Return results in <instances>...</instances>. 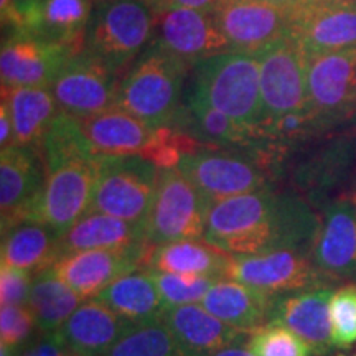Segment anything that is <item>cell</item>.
<instances>
[{
  "instance_id": "6da1fadb",
  "label": "cell",
  "mask_w": 356,
  "mask_h": 356,
  "mask_svg": "<svg viewBox=\"0 0 356 356\" xmlns=\"http://www.w3.org/2000/svg\"><path fill=\"white\" fill-rule=\"evenodd\" d=\"M320 222V211L300 195L270 185L211 204L204 241L233 257L275 251L312 256Z\"/></svg>"
},
{
  "instance_id": "7a4b0ae2",
  "label": "cell",
  "mask_w": 356,
  "mask_h": 356,
  "mask_svg": "<svg viewBox=\"0 0 356 356\" xmlns=\"http://www.w3.org/2000/svg\"><path fill=\"white\" fill-rule=\"evenodd\" d=\"M42 150L47 181L32 220L63 236L86 215L99 170V154L92 150L73 115L60 111L44 136Z\"/></svg>"
},
{
  "instance_id": "3957f363",
  "label": "cell",
  "mask_w": 356,
  "mask_h": 356,
  "mask_svg": "<svg viewBox=\"0 0 356 356\" xmlns=\"http://www.w3.org/2000/svg\"><path fill=\"white\" fill-rule=\"evenodd\" d=\"M190 70L150 43L121 78L115 106L155 129H172L184 108L181 96Z\"/></svg>"
},
{
  "instance_id": "277c9868",
  "label": "cell",
  "mask_w": 356,
  "mask_h": 356,
  "mask_svg": "<svg viewBox=\"0 0 356 356\" xmlns=\"http://www.w3.org/2000/svg\"><path fill=\"white\" fill-rule=\"evenodd\" d=\"M190 92L229 115L259 137L262 122L261 70L256 55L225 51L191 68Z\"/></svg>"
},
{
  "instance_id": "5b68a950",
  "label": "cell",
  "mask_w": 356,
  "mask_h": 356,
  "mask_svg": "<svg viewBox=\"0 0 356 356\" xmlns=\"http://www.w3.org/2000/svg\"><path fill=\"white\" fill-rule=\"evenodd\" d=\"M154 30L155 12L145 0H101L92 8L83 50L122 78L152 43Z\"/></svg>"
},
{
  "instance_id": "8992f818",
  "label": "cell",
  "mask_w": 356,
  "mask_h": 356,
  "mask_svg": "<svg viewBox=\"0 0 356 356\" xmlns=\"http://www.w3.org/2000/svg\"><path fill=\"white\" fill-rule=\"evenodd\" d=\"M177 168L211 204L277 185V175L254 152L198 147L181 154Z\"/></svg>"
},
{
  "instance_id": "52a82bcc",
  "label": "cell",
  "mask_w": 356,
  "mask_h": 356,
  "mask_svg": "<svg viewBox=\"0 0 356 356\" xmlns=\"http://www.w3.org/2000/svg\"><path fill=\"white\" fill-rule=\"evenodd\" d=\"M160 168L139 154L99 155L88 213H104L144 226L157 190Z\"/></svg>"
},
{
  "instance_id": "ba28073f",
  "label": "cell",
  "mask_w": 356,
  "mask_h": 356,
  "mask_svg": "<svg viewBox=\"0 0 356 356\" xmlns=\"http://www.w3.org/2000/svg\"><path fill=\"white\" fill-rule=\"evenodd\" d=\"M289 188L315 210L340 198L338 193L356 178V131L333 132L320 144L297 155L287 170Z\"/></svg>"
},
{
  "instance_id": "9c48e42d",
  "label": "cell",
  "mask_w": 356,
  "mask_h": 356,
  "mask_svg": "<svg viewBox=\"0 0 356 356\" xmlns=\"http://www.w3.org/2000/svg\"><path fill=\"white\" fill-rule=\"evenodd\" d=\"M211 203L177 167L160 168L157 190L145 222L149 246L177 241H204Z\"/></svg>"
},
{
  "instance_id": "30bf717a",
  "label": "cell",
  "mask_w": 356,
  "mask_h": 356,
  "mask_svg": "<svg viewBox=\"0 0 356 356\" xmlns=\"http://www.w3.org/2000/svg\"><path fill=\"white\" fill-rule=\"evenodd\" d=\"M261 70V127L310 114L309 60L291 37L280 38L257 53ZM259 134V132H257Z\"/></svg>"
},
{
  "instance_id": "8fae6325",
  "label": "cell",
  "mask_w": 356,
  "mask_h": 356,
  "mask_svg": "<svg viewBox=\"0 0 356 356\" xmlns=\"http://www.w3.org/2000/svg\"><path fill=\"white\" fill-rule=\"evenodd\" d=\"M309 102L320 136L356 119V48L309 61Z\"/></svg>"
},
{
  "instance_id": "7c38bea8",
  "label": "cell",
  "mask_w": 356,
  "mask_h": 356,
  "mask_svg": "<svg viewBox=\"0 0 356 356\" xmlns=\"http://www.w3.org/2000/svg\"><path fill=\"white\" fill-rule=\"evenodd\" d=\"M119 83V74L81 48L58 73L50 89L63 113L86 119L115 106Z\"/></svg>"
},
{
  "instance_id": "4fadbf2b",
  "label": "cell",
  "mask_w": 356,
  "mask_h": 356,
  "mask_svg": "<svg viewBox=\"0 0 356 356\" xmlns=\"http://www.w3.org/2000/svg\"><path fill=\"white\" fill-rule=\"evenodd\" d=\"M152 43L190 68L220 53L231 51L213 12L195 8H163L155 13Z\"/></svg>"
},
{
  "instance_id": "5bb4252c",
  "label": "cell",
  "mask_w": 356,
  "mask_h": 356,
  "mask_svg": "<svg viewBox=\"0 0 356 356\" xmlns=\"http://www.w3.org/2000/svg\"><path fill=\"white\" fill-rule=\"evenodd\" d=\"M293 12L262 0H225L213 15L231 51L257 55L277 40L291 37Z\"/></svg>"
},
{
  "instance_id": "9a60e30c",
  "label": "cell",
  "mask_w": 356,
  "mask_h": 356,
  "mask_svg": "<svg viewBox=\"0 0 356 356\" xmlns=\"http://www.w3.org/2000/svg\"><path fill=\"white\" fill-rule=\"evenodd\" d=\"M47 168L37 147L8 145L0 152V221L2 233L32 220L42 200Z\"/></svg>"
},
{
  "instance_id": "2e32d148",
  "label": "cell",
  "mask_w": 356,
  "mask_h": 356,
  "mask_svg": "<svg viewBox=\"0 0 356 356\" xmlns=\"http://www.w3.org/2000/svg\"><path fill=\"white\" fill-rule=\"evenodd\" d=\"M291 38L309 61L356 48V0H314L299 8Z\"/></svg>"
},
{
  "instance_id": "e0dca14e",
  "label": "cell",
  "mask_w": 356,
  "mask_h": 356,
  "mask_svg": "<svg viewBox=\"0 0 356 356\" xmlns=\"http://www.w3.org/2000/svg\"><path fill=\"white\" fill-rule=\"evenodd\" d=\"M78 51L68 44L47 42L20 30L8 32L0 51L2 86L51 88L58 73Z\"/></svg>"
},
{
  "instance_id": "ac0fdd59",
  "label": "cell",
  "mask_w": 356,
  "mask_h": 356,
  "mask_svg": "<svg viewBox=\"0 0 356 356\" xmlns=\"http://www.w3.org/2000/svg\"><path fill=\"white\" fill-rule=\"evenodd\" d=\"M318 236L312 261L333 284H356V200L341 195L320 210Z\"/></svg>"
},
{
  "instance_id": "d6986e66",
  "label": "cell",
  "mask_w": 356,
  "mask_h": 356,
  "mask_svg": "<svg viewBox=\"0 0 356 356\" xmlns=\"http://www.w3.org/2000/svg\"><path fill=\"white\" fill-rule=\"evenodd\" d=\"M228 279L261 289L270 296H282L322 284H333L320 274L310 254L299 251H275L267 254L233 257Z\"/></svg>"
},
{
  "instance_id": "ffe728a7",
  "label": "cell",
  "mask_w": 356,
  "mask_h": 356,
  "mask_svg": "<svg viewBox=\"0 0 356 356\" xmlns=\"http://www.w3.org/2000/svg\"><path fill=\"white\" fill-rule=\"evenodd\" d=\"M149 244L124 249H92L63 254L53 269L83 300L96 299L109 284L124 274L142 269Z\"/></svg>"
},
{
  "instance_id": "44dd1931",
  "label": "cell",
  "mask_w": 356,
  "mask_h": 356,
  "mask_svg": "<svg viewBox=\"0 0 356 356\" xmlns=\"http://www.w3.org/2000/svg\"><path fill=\"white\" fill-rule=\"evenodd\" d=\"M95 3L92 0H26L13 6L6 26L8 32L20 30L47 42L81 50Z\"/></svg>"
},
{
  "instance_id": "7402d4cb",
  "label": "cell",
  "mask_w": 356,
  "mask_h": 356,
  "mask_svg": "<svg viewBox=\"0 0 356 356\" xmlns=\"http://www.w3.org/2000/svg\"><path fill=\"white\" fill-rule=\"evenodd\" d=\"M337 287L338 284H322L275 296L267 323L282 325L297 333L314 350L315 356H327L335 350L330 302Z\"/></svg>"
},
{
  "instance_id": "603a6c76",
  "label": "cell",
  "mask_w": 356,
  "mask_h": 356,
  "mask_svg": "<svg viewBox=\"0 0 356 356\" xmlns=\"http://www.w3.org/2000/svg\"><path fill=\"white\" fill-rule=\"evenodd\" d=\"M78 121L89 145L99 155L139 154L149 159L170 134V129H155L118 106Z\"/></svg>"
},
{
  "instance_id": "cb8c5ba5",
  "label": "cell",
  "mask_w": 356,
  "mask_h": 356,
  "mask_svg": "<svg viewBox=\"0 0 356 356\" xmlns=\"http://www.w3.org/2000/svg\"><path fill=\"white\" fill-rule=\"evenodd\" d=\"M132 325L102 302L89 299L74 310L58 335L70 356H108Z\"/></svg>"
},
{
  "instance_id": "d4e9b609",
  "label": "cell",
  "mask_w": 356,
  "mask_h": 356,
  "mask_svg": "<svg viewBox=\"0 0 356 356\" xmlns=\"http://www.w3.org/2000/svg\"><path fill=\"white\" fill-rule=\"evenodd\" d=\"M160 320L185 356H211L249 335L221 322L198 304L165 307Z\"/></svg>"
},
{
  "instance_id": "484cf974",
  "label": "cell",
  "mask_w": 356,
  "mask_h": 356,
  "mask_svg": "<svg viewBox=\"0 0 356 356\" xmlns=\"http://www.w3.org/2000/svg\"><path fill=\"white\" fill-rule=\"evenodd\" d=\"M172 131L185 134L203 147L254 152L261 139L251 129L241 126L213 108L207 101L188 92Z\"/></svg>"
},
{
  "instance_id": "4316f807",
  "label": "cell",
  "mask_w": 356,
  "mask_h": 356,
  "mask_svg": "<svg viewBox=\"0 0 356 356\" xmlns=\"http://www.w3.org/2000/svg\"><path fill=\"white\" fill-rule=\"evenodd\" d=\"M275 296L233 279H220L213 284L202 302L210 314L229 327L252 333L269 322Z\"/></svg>"
},
{
  "instance_id": "83f0119b",
  "label": "cell",
  "mask_w": 356,
  "mask_h": 356,
  "mask_svg": "<svg viewBox=\"0 0 356 356\" xmlns=\"http://www.w3.org/2000/svg\"><path fill=\"white\" fill-rule=\"evenodd\" d=\"M233 256L207 241H177L150 248L142 269L188 275L228 279Z\"/></svg>"
},
{
  "instance_id": "f1b7e54d",
  "label": "cell",
  "mask_w": 356,
  "mask_h": 356,
  "mask_svg": "<svg viewBox=\"0 0 356 356\" xmlns=\"http://www.w3.org/2000/svg\"><path fill=\"white\" fill-rule=\"evenodd\" d=\"M2 101L7 104L13 124L12 145L40 149L61 111L51 89L2 86Z\"/></svg>"
},
{
  "instance_id": "f546056e",
  "label": "cell",
  "mask_w": 356,
  "mask_h": 356,
  "mask_svg": "<svg viewBox=\"0 0 356 356\" xmlns=\"http://www.w3.org/2000/svg\"><path fill=\"white\" fill-rule=\"evenodd\" d=\"M2 262L37 274L61 257V236L37 220H25L2 233Z\"/></svg>"
},
{
  "instance_id": "4dcf8cb0",
  "label": "cell",
  "mask_w": 356,
  "mask_h": 356,
  "mask_svg": "<svg viewBox=\"0 0 356 356\" xmlns=\"http://www.w3.org/2000/svg\"><path fill=\"white\" fill-rule=\"evenodd\" d=\"M147 244L144 226L104 213H86L61 236V256L92 249H124Z\"/></svg>"
},
{
  "instance_id": "1f68e13d",
  "label": "cell",
  "mask_w": 356,
  "mask_h": 356,
  "mask_svg": "<svg viewBox=\"0 0 356 356\" xmlns=\"http://www.w3.org/2000/svg\"><path fill=\"white\" fill-rule=\"evenodd\" d=\"M96 299L132 323L159 320L167 307L152 274L147 269H137L121 275Z\"/></svg>"
},
{
  "instance_id": "d6a6232c",
  "label": "cell",
  "mask_w": 356,
  "mask_h": 356,
  "mask_svg": "<svg viewBox=\"0 0 356 356\" xmlns=\"http://www.w3.org/2000/svg\"><path fill=\"white\" fill-rule=\"evenodd\" d=\"M83 302L63 279L58 277L53 267L33 274L26 305L32 310L40 332L60 330Z\"/></svg>"
},
{
  "instance_id": "836d02e7",
  "label": "cell",
  "mask_w": 356,
  "mask_h": 356,
  "mask_svg": "<svg viewBox=\"0 0 356 356\" xmlns=\"http://www.w3.org/2000/svg\"><path fill=\"white\" fill-rule=\"evenodd\" d=\"M108 356H185L162 320L134 323Z\"/></svg>"
},
{
  "instance_id": "e575fe53",
  "label": "cell",
  "mask_w": 356,
  "mask_h": 356,
  "mask_svg": "<svg viewBox=\"0 0 356 356\" xmlns=\"http://www.w3.org/2000/svg\"><path fill=\"white\" fill-rule=\"evenodd\" d=\"M248 346L254 356H315L297 333L275 323L249 333Z\"/></svg>"
},
{
  "instance_id": "d590c367",
  "label": "cell",
  "mask_w": 356,
  "mask_h": 356,
  "mask_svg": "<svg viewBox=\"0 0 356 356\" xmlns=\"http://www.w3.org/2000/svg\"><path fill=\"white\" fill-rule=\"evenodd\" d=\"M150 274L167 307L202 304L204 296L216 282V279L211 277H188V275L160 273V270H150Z\"/></svg>"
},
{
  "instance_id": "8d00e7d4",
  "label": "cell",
  "mask_w": 356,
  "mask_h": 356,
  "mask_svg": "<svg viewBox=\"0 0 356 356\" xmlns=\"http://www.w3.org/2000/svg\"><path fill=\"white\" fill-rule=\"evenodd\" d=\"M332 338L335 350H348L356 343V284L337 287L330 302Z\"/></svg>"
},
{
  "instance_id": "74e56055",
  "label": "cell",
  "mask_w": 356,
  "mask_h": 356,
  "mask_svg": "<svg viewBox=\"0 0 356 356\" xmlns=\"http://www.w3.org/2000/svg\"><path fill=\"white\" fill-rule=\"evenodd\" d=\"M37 322L29 305H2L0 309V345L20 351L33 340Z\"/></svg>"
},
{
  "instance_id": "f35d334b",
  "label": "cell",
  "mask_w": 356,
  "mask_h": 356,
  "mask_svg": "<svg viewBox=\"0 0 356 356\" xmlns=\"http://www.w3.org/2000/svg\"><path fill=\"white\" fill-rule=\"evenodd\" d=\"M33 275L8 264H0V304L26 305Z\"/></svg>"
},
{
  "instance_id": "ab89813d",
  "label": "cell",
  "mask_w": 356,
  "mask_h": 356,
  "mask_svg": "<svg viewBox=\"0 0 356 356\" xmlns=\"http://www.w3.org/2000/svg\"><path fill=\"white\" fill-rule=\"evenodd\" d=\"M17 356H70L58 332H40L30 343L20 348Z\"/></svg>"
},
{
  "instance_id": "60d3db41",
  "label": "cell",
  "mask_w": 356,
  "mask_h": 356,
  "mask_svg": "<svg viewBox=\"0 0 356 356\" xmlns=\"http://www.w3.org/2000/svg\"><path fill=\"white\" fill-rule=\"evenodd\" d=\"M225 0H159L157 6L154 7V12L157 13L163 8H195V10L213 12L218 6Z\"/></svg>"
},
{
  "instance_id": "b9f144b4",
  "label": "cell",
  "mask_w": 356,
  "mask_h": 356,
  "mask_svg": "<svg viewBox=\"0 0 356 356\" xmlns=\"http://www.w3.org/2000/svg\"><path fill=\"white\" fill-rule=\"evenodd\" d=\"M13 144V124L10 113L6 102L2 101L0 104V147L6 149V147Z\"/></svg>"
},
{
  "instance_id": "7bdbcfd3",
  "label": "cell",
  "mask_w": 356,
  "mask_h": 356,
  "mask_svg": "<svg viewBox=\"0 0 356 356\" xmlns=\"http://www.w3.org/2000/svg\"><path fill=\"white\" fill-rule=\"evenodd\" d=\"M248 338L249 335H244L243 338H239L238 341H234L233 345L226 346V348L220 350L218 353L211 356H254L248 346Z\"/></svg>"
},
{
  "instance_id": "ee69618b",
  "label": "cell",
  "mask_w": 356,
  "mask_h": 356,
  "mask_svg": "<svg viewBox=\"0 0 356 356\" xmlns=\"http://www.w3.org/2000/svg\"><path fill=\"white\" fill-rule=\"evenodd\" d=\"M262 2L273 3V6L287 8V10H299V8L314 2V0H262Z\"/></svg>"
},
{
  "instance_id": "f6af8a7d",
  "label": "cell",
  "mask_w": 356,
  "mask_h": 356,
  "mask_svg": "<svg viewBox=\"0 0 356 356\" xmlns=\"http://www.w3.org/2000/svg\"><path fill=\"white\" fill-rule=\"evenodd\" d=\"M0 10H2V25L6 26L12 17L13 0H0Z\"/></svg>"
},
{
  "instance_id": "bcb514c9",
  "label": "cell",
  "mask_w": 356,
  "mask_h": 356,
  "mask_svg": "<svg viewBox=\"0 0 356 356\" xmlns=\"http://www.w3.org/2000/svg\"><path fill=\"white\" fill-rule=\"evenodd\" d=\"M350 197H353L356 200V178H355V184H353V188H351V193Z\"/></svg>"
},
{
  "instance_id": "7dc6e473",
  "label": "cell",
  "mask_w": 356,
  "mask_h": 356,
  "mask_svg": "<svg viewBox=\"0 0 356 356\" xmlns=\"http://www.w3.org/2000/svg\"><path fill=\"white\" fill-rule=\"evenodd\" d=\"M145 2H147V3H149V6H150V7H152V8H154L155 6H157V2H159V0H145Z\"/></svg>"
},
{
  "instance_id": "c3c4849f",
  "label": "cell",
  "mask_w": 356,
  "mask_h": 356,
  "mask_svg": "<svg viewBox=\"0 0 356 356\" xmlns=\"http://www.w3.org/2000/svg\"><path fill=\"white\" fill-rule=\"evenodd\" d=\"M22 2H26V0H13V6H15V3H22Z\"/></svg>"
},
{
  "instance_id": "681fc988",
  "label": "cell",
  "mask_w": 356,
  "mask_h": 356,
  "mask_svg": "<svg viewBox=\"0 0 356 356\" xmlns=\"http://www.w3.org/2000/svg\"><path fill=\"white\" fill-rule=\"evenodd\" d=\"M92 2H101V0H92Z\"/></svg>"
}]
</instances>
